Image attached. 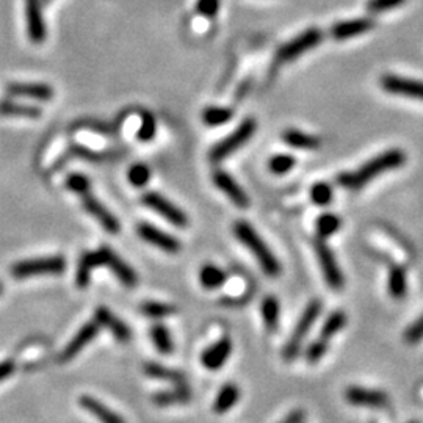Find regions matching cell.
I'll return each instance as SVG.
<instances>
[{
  "label": "cell",
  "instance_id": "6da1fadb",
  "mask_svg": "<svg viewBox=\"0 0 423 423\" xmlns=\"http://www.w3.org/2000/svg\"><path fill=\"white\" fill-rule=\"evenodd\" d=\"M404 162L406 154L402 149H389L364 163L356 171L342 173L340 176L337 177V182L338 185H342L343 188L359 190L362 188L364 185L369 184L371 179L381 176V174L387 171H392V169L400 168Z\"/></svg>",
  "mask_w": 423,
  "mask_h": 423
},
{
  "label": "cell",
  "instance_id": "7a4b0ae2",
  "mask_svg": "<svg viewBox=\"0 0 423 423\" xmlns=\"http://www.w3.org/2000/svg\"><path fill=\"white\" fill-rule=\"evenodd\" d=\"M234 234L241 245H245L250 252L256 259L257 263L261 265L262 272L270 276V278H278L282 273V265L274 256L273 251L270 250L268 245L262 240V237L256 232L250 223L239 219L234 224Z\"/></svg>",
  "mask_w": 423,
  "mask_h": 423
},
{
  "label": "cell",
  "instance_id": "3957f363",
  "mask_svg": "<svg viewBox=\"0 0 423 423\" xmlns=\"http://www.w3.org/2000/svg\"><path fill=\"white\" fill-rule=\"evenodd\" d=\"M321 309H323V306H321V301L312 300L307 304L306 309L303 310L300 320L296 321L295 328H293L290 337L287 338L284 349H282V356H284L287 362L295 360L298 354H300L304 338L307 337L309 331L312 329L314 323L318 320Z\"/></svg>",
  "mask_w": 423,
  "mask_h": 423
},
{
  "label": "cell",
  "instance_id": "277c9868",
  "mask_svg": "<svg viewBox=\"0 0 423 423\" xmlns=\"http://www.w3.org/2000/svg\"><path fill=\"white\" fill-rule=\"evenodd\" d=\"M256 129H257L256 121H254L252 118H246V120L241 122L232 133L228 135V137L223 138L219 143L213 146L210 154H208L210 162L213 163L223 162L224 159H228L229 155H232L234 152H237L240 148H243L248 141L251 140L254 132H256Z\"/></svg>",
  "mask_w": 423,
  "mask_h": 423
},
{
  "label": "cell",
  "instance_id": "5b68a950",
  "mask_svg": "<svg viewBox=\"0 0 423 423\" xmlns=\"http://www.w3.org/2000/svg\"><path fill=\"white\" fill-rule=\"evenodd\" d=\"M67 263L63 256H49L39 259L21 261L11 267V276L18 279L32 278V276L61 274L66 270Z\"/></svg>",
  "mask_w": 423,
  "mask_h": 423
},
{
  "label": "cell",
  "instance_id": "8992f818",
  "mask_svg": "<svg viewBox=\"0 0 423 423\" xmlns=\"http://www.w3.org/2000/svg\"><path fill=\"white\" fill-rule=\"evenodd\" d=\"M323 39V32L320 28H307L306 32L300 33V35L290 39L278 50V60L281 63H287V61L296 60L298 56L309 52L314 47H317Z\"/></svg>",
  "mask_w": 423,
  "mask_h": 423
},
{
  "label": "cell",
  "instance_id": "52a82bcc",
  "mask_svg": "<svg viewBox=\"0 0 423 423\" xmlns=\"http://www.w3.org/2000/svg\"><path fill=\"white\" fill-rule=\"evenodd\" d=\"M315 252H317V259L326 284L332 290H342L343 285H345V276H343L340 267H338L336 254L321 239L315 243Z\"/></svg>",
  "mask_w": 423,
  "mask_h": 423
},
{
  "label": "cell",
  "instance_id": "ba28073f",
  "mask_svg": "<svg viewBox=\"0 0 423 423\" xmlns=\"http://www.w3.org/2000/svg\"><path fill=\"white\" fill-rule=\"evenodd\" d=\"M141 201H143L146 207H149L151 210L159 213L160 217L165 218L166 221L171 223L173 226H176V228H187L188 217L185 215V212L180 210L176 204H173L171 201L166 199V197L162 196L160 193H157V191H148V193H144Z\"/></svg>",
  "mask_w": 423,
  "mask_h": 423
},
{
  "label": "cell",
  "instance_id": "9c48e42d",
  "mask_svg": "<svg viewBox=\"0 0 423 423\" xmlns=\"http://www.w3.org/2000/svg\"><path fill=\"white\" fill-rule=\"evenodd\" d=\"M345 398L349 404L370 409H382L391 402L384 391L362 386H349L345 391Z\"/></svg>",
  "mask_w": 423,
  "mask_h": 423
},
{
  "label": "cell",
  "instance_id": "30bf717a",
  "mask_svg": "<svg viewBox=\"0 0 423 423\" xmlns=\"http://www.w3.org/2000/svg\"><path fill=\"white\" fill-rule=\"evenodd\" d=\"M82 204H83L85 210H87L93 218H96V221L102 226L107 232L109 234L120 232V229H121L120 219L113 215V213L98 199V197H94L91 191L82 195Z\"/></svg>",
  "mask_w": 423,
  "mask_h": 423
},
{
  "label": "cell",
  "instance_id": "8fae6325",
  "mask_svg": "<svg viewBox=\"0 0 423 423\" xmlns=\"http://www.w3.org/2000/svg\"><path fill=\"white\" fill-rule=\"evenodd\" d=\"M25 21L27 35L32 43L41 44L46 41L47 27L44 21L41 0H25Z\"/></svg>",
  "mask_w": 423,
  "mask_h": 423
},
{
  "label": "cell",
  "instance_id": "7c38bea8",
  "mask_svg": "<svg viewBox=\"0 0 423 423\" xmlns=\"http://www.w3.org/2000/svg\"><path fill=\"white\" fill-rule=\"evenodd\" d=\"M137 234L140 235V239H143L146 243H149L152 246L159 248V250L169 252V254H176L180 251V241L176 237L163 232L162 229L155 228L149 223H141L137 226Z\"/></svg>",
  "mask_w": 423,
  "mask_h": 423
},
{
  "label": "cell",
  "instance_id": "4fadbf2b",
  "mask_svg": "<svg viewBox=\"0 0 423 423\" xmlns=\"http://www.w3.org/2000/svg\"><path fill=\"white\" fill-rule=\"evenodd\" d=\"M381 87L382 89H386V91L391 94L423 100V82L422 80H414V78L387 74V76L381 77Z\"/></svg>",
  "mask_w": 423,
  "mask_h": 423
},
{
  "label": "cell",
  "instance_id": "5bb4252c",
  "mask_svg": "<svg viewBox=\"0 0 423 423\" xmlns=\"http://www.w3.org/2000/svg\"><path fill=\"white\" fill-rule=\"evenodd\" d=\"M98 334H99L98 321L91 320V321H88V323H85L82 328L76 332V336L71 338L63 351H61L60 354L61 362H67V360L74 359L78 353L83 351V348L87 347L89 342L94 340Z\"/></svg>",
  "mask_w": 423,
  "mask_h": 423
},
{
  "label": "cell",
  "instance_id": "9a60e30c",
  "mask_svg": "<svg viewBox=\"0 0 423 423\" xmlns=\"http://www.w3.org/2000/svg\"><path fill=\"white\" fill-rule=\"evenodd\" d=\"M213 184L215 187L223 191V193L232 201V204H235L239 208H248L250 206V197H248L246 191L240 187L239 182L230 176L229 173L223 171V169H217L212 176Z\"/></svg>",
  "mask_w": 423,
  "mask_h": 423
},
{
  "label": "cell",
  "instance_id": "2e32d148",
  "mask_svg": "<svg viewBox=\"0 0 423 423\" xmlns=\"http://www.w3.org/2000/svg\"><path fill=\"white\" fill-rule=\"evenodd\" d=\"M230 354H232V340L229 337H223L202 351L201 364L207 370L217 371L228 362Z\"/></svg>",
  "mask_w": 423,
  "mask_h": 423
},
{
  "label": "cell",
  "instance_id": "e0dca14e",
  "mask_svg": "<svg viewBox=\"0 0 423 423\" xmlns=\"http://www.w3.org/2000/svg\"><path fill=\"white\" fill-rule=\"evenodd\" d=\"M100 250H102L104 254V265L111 270V273L121 281L122 285L132 289V287L138 284V276L131 265L124 262L122 259L118 256V254L113 252L109 246H100Z\"/></svg>",
  "mask_w": 423,
  "mask_h": 423
},
{
  "label": "cell",
  "instance_id": "ac0fdd59",
  "mask_svg": "<svg viewBox=\"0 0 423 423\" xmlns=\"http://www.w3.org/2000/svg\"><path fill=\"white\" fill-rule=\"evenodd\" d=\"M7 93L14 98H27L49 102L54 98V88L47 83H21L11 82L7 85Z\"/></svg>",
  "mask_w": 423,
  "mask_h": 423
},
{
  "label": "cell",
  "instance_id": "d6986e66",
  "mask_svg": "<svg viewBox=\"0 0 423 423\" xmlns=\"http://www.w3.org/2000/svg\"><path fill=\"white\" fill-rule=\"evenodd\" d=\"M94 320L98 321L99 326H104V328L109 329L111 332V336L115 337L118 342L126 343L132 338L131 328H129L122 320L118 318L116 315H113L110 310L104 306H99L98 309H96Z\"/></svg>",
  "mask_w": 423,
  "mask_h": 423
},
{
  "label": "cell",
  "instance_id": "ffe728a7",
  "mask_svg": "<svg viewBox=\"0 0 423 423\" xmlns=\"http://www.w3.org/2000/svg\"><path fill=\"white\" fill-rule=\"evenodd\" d=\"M375 27L373 19L370 18H358L351 21H342L332 25L331 36L337 39V41H343V39H349L354 36H360L364 33L370 32Z\"/></svg>",
  "mask_w": 423,
  "mask_h": 423
},
{
  "label": "cell",
  "instance_id": "44dd1931",
  "mask_svg": "<svg viewBox=\"0 0 423 423\" xmlns=\"http://www.w3.org/2000/svg\"><path fill=\"white\" fill-rule=\"evenodd\" d=\"M78 403H80V406L87 413L94 415L100 423H126L122 415L115 413L109 406L99 402L98 398L91 397V395H82Z\"/></svg>",
  "mask_w": 423,
  "mask_h": 423
},
{
  "label": "cell",
  "instance_id": "7402d4cb",
  "mask_svg": "<svg viewBox=\"0 0 423 423\" xmlns=\"http://www.w3.org/2000/svg\"><path fill=\"white\" fill-rule=\"evenodd\" d=\"M104 267V254L102 250L93 251V252H85L80 262L77 265V272H76V284L78 289H87L89 284V279H91V273L94 268Z\"/></svg>",
  "mask_w": 423,
  "mask_h": 423
},
{
  "label": "cell",
  "instance_id": "603a6c76",
  "mask_svg": "<svg viewBox=\"0 0 423 423\" xmlns=\"http://www.w3.org/2000/svg\"><path fill=\"white\" fill-rule=\"evenodd\" d=\"M191 397H193V392L187 386L177 384L171 389H166V391H160L152 395V402L163 408V406L188 403Z\"/></svg>",
  "mask_w": 423,
  "mask_h": 423
},
{
  "label": "cell",
  "instance_id": "cb8c5ba5",
  "mask_svg": "<svg viewBox=\"0 0 423 423\" xmlns=\"http://www.w3.org/2000/svg\"><path fill=\"white\" fill-rule=\"evenodd\" d=\"M144 373L151 378H154V380L171 382L174 386L185 384V382H187V375H185L184 371L169 369V367L162 365L159 362L144 364Z\"/></svg>",
  "mask_w": 423,
  "mask_h": 423
},
{
  "label": "cell",
  "instance_id": "d4e9b609",
  "mask_svg": "<svg viewBox=\"0 0 423 423\" xmlns=\"http://www.w3.org/2000/svg\"><path fill=\"white\" fill-rule=\"evenodd\" d=\"M240 398V389L234 382H226V384L219 389L215 402H213V413L217 414H226L237 404Z\"/></svg>",
  "mask_w": 423,
  "mask_h": 423
},
{
  "label": "cell",
  "instance_id": "484cf974",
  "mask_svg": "<svg viewBox=\"0 0 423 423\" xmlns=\"http://www.w3.org/2000/svg\"><path fill=\"white\" fill-rule=\"evenodd\" d=\"M387 292L393 300H403L408 293V274L403 267L395 265L387 274Z\"/></svg>",
  "mask_w": 423,
  "mask_h": 423
},
{
  "label": "cell",
  "instance_id": "4316f807",
  "mask_svg": "<svg viewBox=\"0 0 423 423\" xmlns=\"http://www.w3.org/2000/svg\"><path fill=\"white\" fill-rule=\"evenodd\" d=\"M282 140H284L290 148L295 149L315 151L320 148V140L317 137L298 131V129H287V131L282 133Z\"/></svg>",
  "mask_w": 423,
  "mask_h": 423
},
{
  "label": "cell",
  "instance_id": "83f0119b",
  "mask_svg": "<svg viewBox=\"0 0 423 423\" xmlns=\"http://www.w3.org/2000/svg\"><path fill=\"white\" fill-rule=\"evenodd\" d=\"M261 314L265 328L270 332H276L279 328L281 318V303L274 295H267L261 304Z\"/></svg>",
  "mask_w": 423,
  "mask_h": 423
},
{
  "label": "cell",
  "instance_id": "f1b7e54d",
  "mask_svg": "<svg viewBox=\"0 0 423 423\" xmlns=\"http://www.w3.org/2000/svg\"><path fill=\"white\" fill-rule=\"evenodd\" d=\"M0 115L36 120V118L43 115V111L39 107H35V105L14 102V100H0Z\"/></svg>",
  "mask_w": 423,
  "mask_h": 423
},
{
  "label": "cell",
  "instance_id": "f546056e",
  "mask_svg": "<svg viewBox=\"0 0 423 423\" xmlns=\"http://www.w3.org/2000/svg\"><path fill=\"white\" fill-rule=\"evenodd\" d=\"M347 326V314L343 310H332L325 320L320 329V338L325 342H331V338L337 336Z\"/></svg>",
  "mask_w": 423,
  "mask_h": 423
},
{
  "label": "cell",
  "instance_id": "4dcf8cb0",
  "mask_svg": "<svg viewBox=\"0 0 423 423\" xmlns=\"http://www.w3.org/2000/svg\"><path fill=\"white\" fill-rule=\"evenodd\" d=\"M199 282H201V285L207 290L219 289V287H223L226 282L224 270H221L213 263L202 265L199 270Z\"/></svg>",
  "mask_w": 423,
  "mask_h": 423
},
{
  "label": "cell",
  "instance_id": "1f68e13d",
  "mask_svg": "<svg viewBox=\"0 0 423 423\" xmlns=\"http://www.w3.org/2000/svg\"><path fill=\"white\" fill-rule=\"evenodd\" d=\"M149 337L154 347L157 348V351L162 354H171L174 349V340L171 337V332L166 328L165 325L157 323L154 326H151L149 329Z\"/></svg>",
  "mask_w": 423,
  "mask_h": 423
},
{
  "label": "cell",
  "instance_id": "d6a6232c",
  "mask_svg": "<svg viewBox=\"0 0 423 423\" xmlns=\"http://www.w3.org/2000/svg\"><path fill=\"white\" fill-rule=\"evenodd\" d=\"M232 118L234 110L229 109V107H207V109L202 111V121L210 127L223 126V124L229 122Z\"/></svg>",
  "mask_w": 423,
  "mask_h": 423
},
{
  "label": "cell",
  "instance_id": "836d02e7",
  "mask_svg": "<svg viewBox=\"0 0 423 423\" xmlns=\"http://www.w3.org/2000/svg\"><path fill=\"white\" fill-rule=\"evenodd\" d=\"M315 226H317V234L320 239L326 240L334 235L338 229H340L342 221H340V218L334 215V213H323V215H320L317 218V223H315Z\"/></svg>",
  "mask_w": 423,
  "mask_h": 423
},
{
  "label": "cell",
  "instance_id": "e575fe53",
  "mask_svg": "<svg viewBox=\"0 0 423 423\" xmlns=\"http://www.w3.org/2000/svg\"><path fill=\"white\" fill-rule=\"evenodd\" d=\"M140 312L149 318L160 320V318H166L169 317V315H173L174 312H176V307H174L173 304H166V303L146 301L140 306Z\"/></svg>",
  "mask_w": 423,
  "mask_h": 423
},
{
  "label": "cell",
  "instance_id": "d590c367",
  "mask_svg": "<svg viewBox=\"0 0 423 423\" xmlns=\"http://www.w3.org/2000/svg\"><path fill=\"white\" fill-rule=\"evenodd\" d=\"M268 165L273 174L282 176V174H287L292 171L293 166L296 165V160H295V157L290 154H276L272 157V159H270Z\"/></svg>",
  "mask_w": 423,
  "mask_h": 423
},
{
  "label": "cell",
  "instance_id": "8d00e7d4",
  "mask_svg": "<svg viewBox=\"0 0 423 423\" xmlns=\"http://www.w3.org/2000/svg\"><path fill=\"white\" fill-rule=\"evenodd\" d=\"M310 199L320 207L329 206L332 202V187L326 182H317L310 188Z\"/></svg>",
  "mask_w": 423,
  "mask_h": 423
},
{
  "label": "cell",
  "instance_id": "74e56055",
  "mask_svg": "<svg viewBox=\"0 0 423 423\" xmlns=\"http://www.w3.org/2000/svg\"><path fill=\"white\" fill-rule=\"evenodd\" d=\"M127 179L129 182H131L133 187H144L146 184L149 182L151 179V171L149 168L144 165V163H135V165L131 166L127 173Z\"/></svg>",
  "mask_w": 423,
  "mask_h": 423
},
{
  "label": "cell",
  "instance_id": "f35d334b",
  "mask_svg": "<svg viewBox=\"0 0 423 423\" xmlns=\"http://www.w3.org/2000/svg\"><path fill=\"white\" fill-rule=\"evenodd\" d=\"M329 348V342L321 340V338H315V340L310 343V345L306 348V353H304V356H306V360L309 364H318L323 356L328 351Z\"/></svg>",
  "mask_w": 423,
  "mask_h": 423
},
{
  "label": "cell",
  "instance_id": "ab89813d",
  "mask_svg": "<svg viewBox=\"0 0 423 423\" xmlns=\"http://www.w3.org/2000/svg\"><path fill=\"white\" fill-rule=\"evenodd\" d=\"M66 187L82 196L85 193H88L89 188H91V182H89V179L87 176H83V174L74 173L66 179Z\"/></svg>",
  "mask_w": 423,
  "mask_h": 423
},
{
  "label": "cell",
  "instance_id": "60d3db41",
  "mask_svg": "<svg viewBox=\"0 0 423 423\" xmlns=\"http://www.w3.org/2000/svg\"><path fill=\"white\" fill-rule=\"evenodd\" d=\"M155 118L151 115V113H143V118H141V124L138 129V138L141 141H151L155 137Z\"/></svg>",
  "mask_w": 423,
  "mask_h": 423
},
{
  "label": "cell",
  "instance_id": "b9f144b4",
  "mask_svg": "<svg viewBox=\"0 0 423 423\" xmlns=\"http://www.w3.org/2000/svg\"><path fill=\"white\" fill-rule=\"evenodd\" d=\"M403 338L408 343H411V345H414V343H419L420 340H423V314L415 321H413L408 328H406Z\"/></svg>",
  "mask_w": 423,
  "mask_h": 423
},
{
  "label": "cell",
  "instance_id": "7bdbcfd3",
  "mask_svg": "<svg viewBox=\"0 0 423 423\" xmlns=\"http://www.w3.org/2000/svg\"><path fill=\"white\" fill-rule=\"evenodd\" d=\"M406 0H369L367 2V10L370 13H384V11L398 8Z\"/></svg>",
  "mask_w": 423,
  "mask_h": 423
},
{
  "label": "cell",
  "instance_id": "ee69618b",
  "mask_svg": "<svg viewBox=\"0 0 423 423\" xmlns=\"http://www.w3.org/2000/svg\"><path fill=\"white\" fill-rule=\"evenodd\" d=\"M196 11L204 18H215L219 11V0H197Z\"/></svg>",
  "mask_w": 423,
  "mask_h": 423
},
{
  "label": "cell",
  "instance_id": "f6af8a7d",
  "mask_svg": "<svg viewBox=\"0 0 423 423\" xmlns=\"http://www.w3.org/2000/svg\"><path fill=\"white\" fill-rule=\"evenodd\" d=\"M306 417H307L306 411L301 408H296V409L290 411V413L287 414L279 423H304L306 422Z\"/></svg>",
  "mask_w": 423,
  "mask_h": 423
},
{
  "label": "cell",
  "instance_id": "bcb514c9",
  "mask_svg": "<svg viewBox=\"0 0 423 423\" xmlns=\"http://www.w3.org/2000/svg\"><path fill=\"white\" fill-rule=\"evenodd\" d=\"M16 370V365L11 359H7V360H2L0 362V381L7 380V378H10L11 375L14 373Z\"/></svg>",
  "mask_w": 423,
  "mask_h": 423
},
{
  "label": "cell",
  "instance_id": "7dc6e473",
  "mask_svg": "<svg viewBox=\"0 0 423 423\" xmlns=\"http://www.w3.org/2000/svg\"><path fill=\"white\" fill-rule=\"evenodd\" d=\"M0 293H2V284H0Z\"/></svg>",
  "mask_w": 423,
  "mask_h": 423
},
{
  "label": "cell",
  "instance_id": "c3c4849f",
  "mask_svg": "<svg viewBox=\"0 0 423 423\" xmlns=\"http://www.w3.org/2000/svg\"><path fill=\"white\" fill-rule=\"evenodd\" d=\"M409 423H417V422H409Z\"/></svg>",
  "mask_w": 423,
  "mask_h": 423
}]
</instances>
